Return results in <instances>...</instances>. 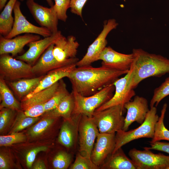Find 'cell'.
I'll return each mask as SVG.
<instances>
[{"mask_svg":"<svg viewBox=\"0 0 169 169\" xmlns=\"http://www.w3.org/2000/svg\"><path fill=\"white\" fill-rule=\"evenodd\" d=\"M129 71L117 70L102 65L94 67L90 65L76 67L67 78L71 83L72 90L82 96H88L113 84Z\"/></svg>","mask_w":169,"mask_h":169,"instance_id":"obj_1","label":"cell"},{"mask_svg":"<svg viewBox=\"0 0 169 169\" xmlns=\"http://www.w3.org/2000/svg\"><path fill=\"white\" fill-rule=\"evenodd\" d=\"M131 86L136 87L144 79L161 77L169 73V59L159 54L149 53L141 49H134Z\"/></svg>","mask_w":169,"mask_h":169,"instance_id":"obj_2","label":"cell"},{"mask_svg":"<svg viewBox=\"0 0 169 169\" xmlns=\"http://www.w3.org/2000/svg\"><path fill=\"white\" fill-rule=\"evenodd\" d=\"M159 118L156 107L154 106L150 108L144 121L139 126L129 131L121 130L117 131L115 135V147L112 153L133 140L143 138H153L155 125Z\"/></svg>","mask_w":169,"mask_h":169,"instance_id":"obj_3","label":"cell"},{"mask_svg":"<svg viewBox=\"0 0 169 169\" xmlns=\"http://www.w3.org/2000/svg\"><path fill=\"white\" fill-rule=\"evenodd\" d=\"M115 90V87L112 84L88 96H82L72 90L74 103L72 114L84 115L92 117L96 109L112 97Z\"/></svg>","mask_w":169,"mask_h":169,"instance_id":"obj_4","label":"cell"},{"mask_svg":"<svg viewBox=\"0 0 169 169\" xmlns=\"http://www.w3.org/2000/svg\"><path fill=\"white\" fill-rule=\"evenodd\" d=\"M125 109L121 105L110 107L103 110L95 111L92 118L100 133L115 134L122 130Z\"/></svg>","mask_w":169,"mask_h":169,"instance_id":"obj_5","label":"cell"},{"mask_svg":"<svg viewBox=\"0 0 169 169\" xmlns=\"http://www.w3.org/2000/svg\"><path fill=\"white\" fill-rule=\"evenodd\" d=\"M32 66L25 62L14 59L9 54L0 55V78L5 80L13 81L34 77Z\"/></svg>","mask_w":169,"mask_h":169,"instance_id":"obj_6","label":"cell"},{"mask_svg":"<svg viewBox=\"0 0 169 169\" xmlns=\"http://www.w3.org/2000/svg\"><path fill=\"white\" fill-rule=\"evenodd\" d=\"M128 155L136 169H167L169 167V156L155 154L150 150L133 148Z\"/></svg>","mask_w":169,"mask_h":169,"instance_id":"obj_7","label":"cell"},{"mask_svg":"<svg viewBox=\"0 0 169 169\" xmlns=\"http://www.w3.org/2000/svg\"><path fill=\"white\" fill-rule=\"evenodd\" d=\"M98 130L92 117L81 115L78 127V152L91 158V155Z\"/></svg>","mask_w":169,"mask_h":169,"instance_id":"obj_8","label":"cell"},{"mask_svg":"<svg viewBox=\"0 0 169 169\" xmlns=\"http://www.w3.org/2000/svg\"><path fill=\"white\" fill-rule=\"evenodd\" d=\"M132 66L125 76L118 78L114 83L115 87V93L108 101L98 108L95 111L103 110L113 106L124 105L131 100L135 96L136 93L131 86V76Z\"/></svg>","mask_w":169,"mask_h":169,"instance_id":"obj_9","label":"cell"},{"mask_svg":"<svg viewBox=\"0 0 169 169\" xmlns=\"http://www.w3.org/2000/svg\"><path fill=\"white\" fill-rule=\"evenodd\" d=\"M118 23L114 19H109L105 22L103 28L94 41L89 46L87 52L83 57L76 63V66L80 67L90 65L93 63L99 60L100 55L106 47V39L108 33L115 29Z\"/></svg>","mask_w":169,"mask_h":169,"instance_id":"obj_10","label":"cell"},{"mask_svg":"<svg viewBox=\"0 0 169 169\" xmlns=\"http://www.w3.org/2000/svg\"><path fill=\"white\" fill-rule=\"evenodd\" d=\"M20 2L17 0L14 5V24L11 31L5 38H11L22 33L38 34L44 38L52 34L47 28L36 26L29 22L23 14L20 8Z\"/></svg>","mask_w":169,"mask_h":169,"instance_id":"obj_11","label":"cell"},{"mask_svg":"<svg viewBox=\"0 0 169 169\" xmlns=\"http://www.w3.org/2000/svg\"><path fill=\"white\" fill-rule=\"evenodd\" d=\"M26 5L36 21L41 27L47 28L52 33L57 32L58 18L54 6L44 7L33 0L27 1Z\"/></svg>","mask_w":169,"mask_h":169,"instance_id":"obj_12","label":"cell"},{"mask_svg":"<svg viewBox=\"0 0 169 169\" xmlns=\"http://www.w3.org/2000/svg\"><path fill=\"white\" fill-rule=\"evenodd\" d=\"M79 46L74 36L66 38L62 34L54 44L53 55L59 62L76 63L79 60L76 57Z\"/></svg>","mask_w":169,"mask_h":169,"instance_id":"obj_13","label":"cell"},{"mask_svg":"<svg viewBox=\"0 0 169 169\" xmlns=\"http://www.w3.org/2000/svg\"><path fill=\"white\" fill-rule=\"evenodd\" d=\"M124 107L127 110L122 129L124 131H127L129 127L135 121L141 124L150 110L147 99L138 95L135 96L132 100L125 103Z\"/></svg>","mask_w":169,"mask_h":169,"instance_id":"obj_14","label":"cell"},{"mask_svg":"<svg viewBox=\"0 0 169 169\" xmlns=\"http://www.w3.org/2000/svg\"><path fill=\"white\" fill-rule=\"evenodd\" d=\"M115 134L98 132L91 155V159L99 168L106 158L113 153L115 147Z\"/></svg>","mask_w":169,"mask_h":169,"instance_id":"obj_15","label":"cell"},{"mask_svg":"<svg viewBox=\"0 0 169 169\" xmlns=\"http://www.w3.org/2000/svg\"><path fill=\"white\" fill-rule=\"evenodd\" d=\"M102 65L120 71H129L134 60L133 53L125 54L118 52L110 46L106 47L100 54L99 60Z\"/></svg>","mask_w":169,"mask_h":169,"instance_id":"obj_16","label":"cell"},{"mask_svg":"<svg viewBox=\"0 0 169 169\" xmlns=\"http://www.w3.org/2000/svg\"><path fill=\"white\" fill-rule=\"evenodd\" d=\"M62 34L61 32L58 30L49 36L29 43L28 44V49L22 55L17 56L16 59L30 65L34 64L45 50L50 45L54 44Z\"/></svg>","mask_w":169,"mask_h":169,"instance_id":"obj_17","label":"cell"},{"mask_svg":"<svg viewBox=\"0 0 169 169\" xmlns=\"http://www.w3.org/2000/svg\"><path fill=\"white\" fill-rule=\"evenodd\" d=\"M40 39V35L32 33L18 35L11 38L0 35V55L11 54L13 57L16 56L23 51L26 45Z\"/></svg>","mask_w":169,"mask_h":169,"instance_id":"obj_18","label":"cell"},{"mask_svg":"<svg viewBox=\"0 0 169 169\" xmlns=\"http://www.w3.org/2000/svg\"><path fill=\"white\" fill-rule=\"evenodd\" d=\"M81 114H73L70 120H64L60 128L58 142L68 149L74 148L78 142V127Z\"/></svg>","mask_w":169,"mask_h":169,"instance_id":"obj_19","label":"cell"},{"mask_svg":"<svg viewBox=\"0 0 169 169\" xmlns=\"http://www.w3.org/2000/svg\"><path fill=\"white\" fill-rule=\"evenodd\" d=\"M77 67L73 64L53 69L47 73L40 80L37 87L22 100L28 99L37 93L52 86L63 78L67 77L71 72Z\"/></svg>","mask_w":169,"mask_h":169,"instance_id":"obj_20","label":"cell"},{"mask_svg":"<svg viewBox=\"0 0 169 169\" xmlns=\"http://www.w3.org/2000/svg\"><path fill=\"white\" fill-rule=\"evenodd\" d=\"M54 46V44L50 45L40 56L36 64L32 66V71L35 75L47 73L63 66L76 64L60 63L57 61L53 53Z\"/></svg>","mask_w":169,"mask_h":169,"instance_id":"obj_21","label":"cell"},{"mask_svg":"<svg viewBox=\"0 0 169 169\" xmlns=\"http://www.w3.org/2000/svg\"><path fill=\"white\" fill-rule=\"evenodd\" d=\"M100 169H136L132 160L125 154L120 148L110 155Z\"/></svg>","mask_w":169,"mask_h":169,"instance_id":"obj_22","label":"cell"},{"mask_svg":"<svg viewBox=\"0 0 169 169\" xmlns=\"http://www.w3.org/2000/svg\"><path fill=\"white\" fill-rule=\"evenodd\" d=\"M44 77L41 75L38 77L22 79L10 81L8 84L18 98L22 100L35 89Z\"/></svg>","mask_w":169,"mask_h":169,"instance_id":"obj_23","label":"cell"},{"mask_svg":"<svg viewBox=\"0 0 169 169\" xmlns=\"http://www.w3.org/2000/svg\"><path fill=\"white\" fill-rule=\"evenodd\" d=\"M74 103L72 93H69L62 100L57 107L46 113L47 116L58 118L61 117L64 120H70L72 118Z\"/></svg>","mask_w":169,"mask_h":169,"instance_id":"obj_24","label":"cell"},{"mask_svg":"<svg viewBox=\"0 0 169 169\" xmlns=\"http://www.w3.org/2000/svg\"><path fill=\"white\" fill-rule=\"evenodd\" d=\"M59 84V81L46 89L37 93L31 97L22 100L21 110L24 111L37 105L45 104L53 96Z\"/></svg>","mask_w":169,"mask_h":169,"instance_id":"obj_25","label":"cell"},{"mask_svg":"<svg viewBox=\"0 0 169 169\" xmlns=\"http://www.w3.org/2000/svg\"><path fill=\"white\" fill-rule=\"evenodd\" d=\"M17 0H9L0 15V35L6 36L11 31L14 23L12 16L14 5Z\"/></svg>","mask_w":169,"mask_h":169,"instance_id":"obj_26","label":"cell"},{"mask_svg":"<svg viewBox=\"0 0 169 169\" xmlns=\"http://www.w3.org/2000/svg\"><path fill=\"white\" fill-rule=\"evenodd\" d=\"M0 109L6 108L16 111L21 110V104L16 100L6 84L5 80L0 77Z\"/></svg>","mask_w":169,"mask_h":169,"instance_id":"obj_27","label":"cell"},{"mask_svg":"<svg viewBox=\"0 0 169 169\" xmlns=\"http://www.w3.org/2000/svg\"><path fill=\"white\" fill-rule=\"evenodd\" d=\"M167 107L166 103H165L162 106L161 116L155 125L154 137L150 142L164 140L169 141V130L165 126L164 122Z\"/></svg>","mask_w":169,"mask_h":169,"instance_id":"obj_28","label":"cell"},{"mask_svg":"<svg viewBox=\"0 0 169 169\" xmlns=\"http://www.w3.org/2000/svg\"><path fill=\"white\" fill-rule=\"evenodd\" d=\"M69 93L66 85L62 79L59 81V84L53 96L44 105L46 112L50 111L58 105L63 99Z\"/></svg>","mask_w":169,"mask_h":169,"instance_id":"obj_29","label":"cell"},{"mask_svg":"<svg viewBox=\"0 0 169 169\" xmlns=\"http://www.w3.org/2000/svg\"><path fill=\"white\" fill-rule=\"evenodd\" d=\"M17 111L16 118L11 127L10 133L18 132L33 125L39 119L38 117L33 118L27 116L21 110Z\"/></svg>","mask_w":169,"mask_h":169,"instance_id":"obj_30","label":"cell"},{"mask_svg":"<svg viewBox=\"0 0 169 169\" xmlns=\"http://www.w3.org/2000/svg\"><path fill=\"white\" fill-rule=\"evenodd\" d=\"M169 95V77L166 78L165 81L154 91L153 95L150 102V108L158 106L161 101Z\"/></svg>","mask_w":169,"mask_h":169,"instance_id":"obj_31","label":"cell"},{"mask_svg":"<svg viewBox=\"0 0 169 169\" xmlns=\"http://www.w3.org/2000/svg\"><path fill=\"white\" fill-rule=\"evenodd\" d=\"M72 155L64 151H60L54 156L52 161L53 168L55 169H66L72 162Z\"/></svg>","mask_w":169,"mask_h":169,"instance_id":"obj_32","label":"cell"},{"mask_svg":"<svg viewBox=\"0 0 169 169\" xmlns=\"http://www.w3.org/2000/svg\"><path fill=\"white\" fill-rule=\"evenodd\" d=\"M57 118L47 116L29 129L28 132V135L33 137L39 136L49 127Z\"/></svg>","mask_w":169,"mask_h":169,"instance_id":"obj_33","label":"cell"},{"mask_svg":"<svg viewBox=\"0 0 169 169\" xmlns=\"http://www.w3.org/2000/svg\"><path fill=\"white\" fill-rule=\"evenodd\" d=\"M70 169H100L91 160L82 156L79 152L76 155L74 162L70 165Z\"/></svg>","mask_w":169,"mask_h":169,"instance_id":"obj_34","label":"cell"},{"mask_svg":"<svg viewBox=\"0 0 169 169\" xmlns=\"http://www.w3.org/2000/svg\"><path fill=\"white\" fill-rule=\"evenodd\" d=\"M27 139L25 135L19 132H12L7 136H0V146H8L13 144L25 142Z\"/></svg>","mask_w":169,"mask_h":169,"instance_id":"obj_35","label":"cell"},{"mask_svg":"<svg viewBox=\"0 0 169 169\" xmlns=\"http://www.w3.org/2000/svg\"><path fill=\"white\" fill-rule=\"evenodd\" d=\"M54 7L59 20L65 22L67 18V11L70 8L71 0H54Z\"/></svg>","mask_w":169,"mask_h":169,"instance_id":"obj_36","label":"cell"},{"mask_svg":"<svg viewBox=\"0 0 169 169\" xmlns=\"http://www.w3.org/2000/svg\"><path fill=\"white\" fill-rule=\"evenodd\" d=\"M16 111L11 109L3 108L0 109V132L1 133L8 126Z\"/></svg>","mask_w":169,"mask_h":169,"instance_id":"obj_37","label":"cell"},{"mask_svg":"<svg viewBox=\"0 0 169 169\" xmlns=\"http://www.w3.org/2000/svg\"><path fill=\"white\" fill-rule=\"evenodd\" d=\"M48 148L46 146H41L33 148L29 151L26 155L27 167L31 168L37 154L40 152L46 151Z\"/></svg>","mask_w":169,"mask_h":169,"instance_id":"obj_38","label":"cell"},{"mask_svg":"<svg viewBox=\"0 0 169 169\" xmlns=\"http://www.w3.org/2000/svg\"><path fill=\"white\" fill-rule=\"evenodd\" d=\"M44 104L37 105L32 106L23 111L27 116L35 118L38 117L45 113Z\"/></svg>","mask_w":169,"mask_h":169,"instance_id":"obj_39","label":"cell"},{"mask_svg":"<svg viewBox=\"0 0 169 169\" xmlns=\"http://www.w3.org/2000/svg\"><path fill=\"white\" fill-rule=\"evenodd\" d=\"M87 0H71V12L82 18V11L83 7Z\"/></svg>","mask_w":169,"mask_h":169,"instance_id":"obj_40","label":"cell"},{"mask_svg":"<svg viewBox=\"0 0 169 169\" xmlns=\"http://www.w3.org/2000/svg\"><path fill=\"white\" fill-rule=\"evenodd\" d=\"M151 146L144 147V149L154 150L166 152L169 154V142L156 141L150 142Z\"/></svg>","mask_w":169,"mask_h":169,"instance_id":"obj_41","label":"cell"},{"mask_svg":"<svg viewBox=\"0 0 169 169\" xmlns=\"http://www.w3.org/2000/svg\"><path fill=\"white\" fill-rule=\"evenodd\" d=\"M10 167V162L8 156L5 153L0 152V169H8Z\"/></svg>","mask_w":169,"mask_h":169,"instance_id":"obj_42","label":"cell"},{"mask_svg":"<svg viewBox=\"0 0 169 169\" xmlns=\"http://www.w3.org/2000/svg\"><path fill=\"white\" fill-rule=\"evenodd\" d=\"M31 168L33 169H45L46 167L43 161L38 160L33 164Z\"/></svg>","mask_w":169,"mask_h":169,"instance_id":"obj_43","label":"cell"},{"mask_svg":"<svg viewBox=\"0 0 169 169\" xmlns=\"http://www.w3.org/2000/svg\"><path fill=\"white\" fill-rule=\"evenodd\" d=\"M7 0H0V10H2L6 5Z\"/></svg>","mask_w":169,"mask_h":169,"instance_id":"obj_44","label":"cell"},{"mask_svg":"<svg viewBox=\"0 0 169 169\" xmlns=\"http://www.w3.org/2000/svg\"><path fill=\"white\" fill-rule=\"evenodd\" d=\"M29 0L34 1V0H27V1ZM46 1H47L48 4L50 7H52L54 6V4L52 0H46Z\"/></svg>","mask_w":169,"mask_h":169,"instance_id":"obj_45","label":"cell"},{"mask_svg":"<svg viewBox=\"0 0 169 169\" xmlns=\"http://www.w3.org/2000/svg\"><path fill=\"white\" fill-rule=\"evenodd\" d=\"M20 0L21 1H23V0Z\"/></svg>","mask_w":169,"mask_h":169,"instance_id":"obj_46","label":"cell"},{"mask_svg":"<svg viewBox=\"0 0 169 169\" xmlns=\"http://www.w3.org/2000/svg\"><path fill=\"white\" fill-rule=\"evenodd\" d=\"M167 169H169V167L167 168Z\"/></svg>","mask_w":169,"mask_h":169,"instance_id":"obj_47","label":"cell"}]
</instances>
